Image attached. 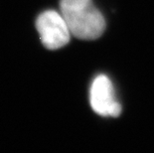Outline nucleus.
I'll return each mask as SVG.
<instances>
[{"mask_svg":"<svg viewBox=\"0 0 154 153\" xmlns=\"http://www.w3.org/2000/svg\"><path fill=\"white\" fill-rule=\"evenodd\" d=\"M90 102L91 109L101 116L117 118L121 112V106L116 99L112 84L104 75L94 80L90 92Z\"/></svg>","mask_w":154,"mask_h":153,"instance_id":"3","label":"nucleus"},{"mask_svg":"<svg viewBox=\"0 0 154 153\" xmlns=\"http://www.w3.org/2000/svg\"><path fill=\"white\" fill-rule=\"evenodd\" d=\"M60 8L75 37L81 40H96L103 35L106 21L91 0H61Z\"/></svg>","mask_w":154,"mask_h":153,"instance_id":"1","label":"nucleus"},{"mask_svg":"<svg viewBox=\"0 0 154 153\" xmlns=\"http://www.w3.org/2000/svg\"><path fill=\"white\" fill-rule=\"evenodd\" d=\"M41 41L49 50H57L70 42L71 31L61 13L54 10L43 12L36 21Z\"/></svg>","mask_w":154,"mask_h":153,"instance_id":"2","label":"nucleus"}]
</instances>
